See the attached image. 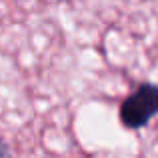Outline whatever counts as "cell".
Returning <instances> with one entry per match:
<instances>
[{
    "mask_svg": "<svg viewBox=\"0 0 158 158\" xmlns=\"http://www.w3.org/2000/svg\"><path fill=\"white\" fill-rule=\"evenodd\" d=\"M158 116V86L142 82L134 92H130L118 108V120L126 130H140Z\"/></svg>",
    "mask_w": 158,
    "mask_h": 158,
    "instance_id": "obj_1",
    "label": "cell"
},
{
    "mask_svg": "<svg viewBox=\"0 0 158 158\" xmlns=\"http://www.w3.org/2000/svg\"><path fill=\"white\" fill-rule=\"evenodd\" d=\"M0 158H12V150L2 136H0Z\"/></svg>",
    "mask_w": 158,
    "mask_h": 158,
    "instance_id": "obj_2",
    "label": "cell"
}]
</instances>
